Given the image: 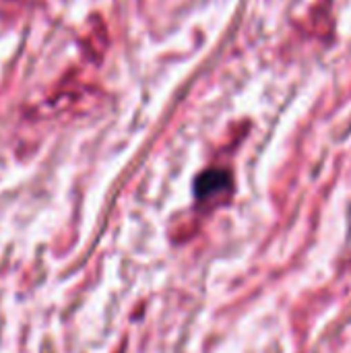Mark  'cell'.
Wrapping results in <instances>:
<instances>
[{
  "mask_svg": "<svg viewBox=\"0 0 351 353\" xmlns=\"http://www.w3.org/2000/svg\"><path fill=\"white\" fill-rule=\"evenodd\" d=\"M83 52L89 60H101L106 50H108V29L103 19H99L97 14H93L87 23V31L81 39Z\"/></svg>",
  "mask_w": 351,
  "mask_h": 353,
  "instance_id": "1",
  "label": "cell"
},
{
  "mask_svg": "<svg viewBox=\"0 0 351 353\" xmlns=\"http://www.w3.org/2000/svg\"><path fill=\"white\" fill-rule=\"evenodd\" d=\"M230 184H232V176L225 170H207V172H203L197 178V182H194V194H197L199 201L201 199L205 201L209 196H215V194L228 190Z\"/></svg>",
  "mask_w": 351,
  "mask_h": 353,
  "instance_id": "2",
  "label": "cell"
}]
</instances>
